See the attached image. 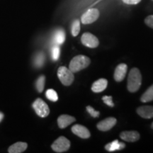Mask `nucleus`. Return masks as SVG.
Returning a JSON list of instances; mask_svg holds the SVG:
<instances>
[{
    "label": "nucleus",
    "instance_id": "f257e3e1",
    "mask_svg": "<svg viewBox=\"0 0 153 153\" xmlns=\"http://www.w3.org/2000/svg\"><path fill=\"white\" fill-rule=\"evenodd\" d=\"M142 84V75L137 68H133L130 71L128 77L127 88L130 92H136Z\"/></svg>",
    "mask_w": 153,
    "mask_h": 153
},
{
    "label": "nucleus",
    "instance_id": "f03ea898",
    "mask_svg": "<svg viewBox=\"0 0 153 153\" xmlns=\"http://www.w3.org/2000/svg\"><path fill=\"white\" fill-rule=\"evenodd\" d=\"M90 62V59L85 55H76L72 58L71 62H70L69 69L74 73V72L81 71L82 70L87 68L89 65Z\"/></svg>",
    "mask_w": 153,
    "mask_h": 153
},
{
    "label": "nucleus",
    "instance_id": "7ed1b4c3",
    "mask_svg": "<svg viewBox=\"0 0 153 153\" xmlns=\"http://www.w3.org/2000/svg\"><path fill=\"white\" fill-rule=\"evenodd\" d=\"M57 76L61 83L65 86H70L74 82V73L70 69L65 66L60 67L57 70Z\"/></svg>",
    "mask_w": 153,
    "mask_h": 153
},
{
    "label": "nucleus",
    "instance_id": "20e7f679",
    "mask_svg": "<svg viewBox=\"0 0 153 153\" xmlns=\"http://www.w3.org/2000/svg\"><path fill=\"white\" fill-rule=\"evenodd\" d=\"M33 108L36 114L41 118L47 117L50 114V108L43 99L38 98L33 103Z\"/></svg>",
    "mask_w": 153,
    "mask_h": 153
},
{
    "label": "nucleus",
    "instance_id": "39448f33",
    "mask_svg": "<svg viewBox=\"0 0 153 153\" xmlns=\"http://www.w3.org/2000/svg\"><path fill=\"white\" fill-rule=\"evenodd\" d=\"M51 148L55 152L61 153L66 152L70 148V141L65 137L61 136L53 143Z\"/></svg>",
    "mask_w": 153,
    "mask_h": 153
},
{
    "label": "nucleus",
    "instance_id": "423d86ee",
    "mask_svg": "<svg viewBox=\"0 0 153 153\" xmlns=\"http://www.w3.org/2000/svg\"><path fill=\"white\" fill-rule=\"evenodd\" d=\"M99 15L100 13L97 9H89L82 16L81 22L83 24H92L99 19Z\"/></svg>",
    "mask_w": 153,
    "mask_h": 153
},
{
    "label": "nucleus",
    "instance_id": "0eeeda50",
    "mask_svg": "<svg viewBox=\"0 0 153 153\" xmlns=\"http://www.w3.org/2000/svg\"><path fill=\"white\" fill-rule=\"evenodd\" d=\"M81 41L84 45L90 48H95L99 45V39L90 33H85L82 36Z\"/></svg>",
    "mask_w": 153,
    "mask_h": 153
},
{
    "label": "nucleus",
    "instance_id": "6e6552de",
    "mask_svg": "<svg viewBox=\"0 0 153 153\" xmlns=\"http://www.w3.org/2000/svg\"><path fill=\"white\" fill-rule=\"evenodd\" d=\"M116 122L117 120L114 117L107 118L99 122L97 125V127L101 131H108L116 125Z\"/></svg>",
    "mask_w": 153,
    "mask_h": 153
},
{
    "label": "nucleus",
    "instance_id": "1a4fd4ad",
    "mask_svg": "<svg viewBox=\"0 0 153 153\" xmlns=\"http://www.w3.org/2000/svg\"><path fill=\"white\" fill-rule=\"evenodd\" d=\"M72 132L74 135H77L79 137L83 139H87L90 137L91 133L85 126H83L79 124H76L72 127Z\"/></svg>",
    "mask_w": 153,
    "mask_h": 153
},
{
    "label": "nucleus",
    "instance_id": "9d476101",
    "mask_svg": "<svg viewBox=\"0 0 153 153\" xmlns=\"http://www.w3.org/2000/svg\"><path fill=\"white\" fill-rule=\"evenodd\" d=\"M127 65H126V64H124V63L118 65L116 67L114 72V79L117 82L123 81L126 75V73H127Z\"/></svg>",
    "mask_w": 153,
    "mask_h": 153
},
{
    "label": "nucleus",
    "instance_id": "9b49d317",
    "mask_svg": "<svg viewBox=\"0 0 153 153\" xmlns=\"http://www.w3.org/2000/svg\"><path fill=\"white\" fill-rule=\"evenodd\" d=\"M120 137L126 142H136L140 139V134L137 131H123L120 134Z\"/></svg>",
    "mask_w": 153,
    "mask_h": 153
},
{
    "label": "nucleus",
    "instance_id": "f8f14e48",
    "mask_svg": "<svg viewBox=\"0 0 153 153\" xmlns=\"http://www.w3.org/2000/svg\"><path fill=\"white\" fill-rule=\"evenodd\" d=\"M76 120L75 118L69 115H61L57 118V125L61 129H64Z\"/></svg>",
    "mask_w": 153,
    "mask_h": 153
},
{
    "label": "nucleus",
    "instance_id": "ddd939ff",
    "mask_svg": "<svg viewBox=\"0 0 153 153\" xmlns=\"http://www.w3.org/2000/svg\"><path fill=\"white\" fill-rule=\"evenodd\" d=\"M137 114L143 118H153V106H143L137 108Z\"/></svg>",
    "mask_w": 153,
    "mask_h": 153
},
{
    "label": "nucleus",
    "instance_id": "4468645a",
    "mask_svg": "<svg viewBox=\"0 0 153 153\" xmlns=\"http://www.w3.org/2000/svg\"><path fill=\"white\" fill-rule=\"evenodd\" d=\"M108 85V81L106 79H99L94 82L91 86V90L95 93H99L104 91Z\"/></svg>",
    "mask_w": 153,
    "mask_h": 153
},
{
    "label": "nucleus",
    "instance_id": "2eb2a0df",
    "mask_svg": "<svg viewBox=\"0 0 153 153\" xmlns=\"http://www.w3.org/2000/svg\"><path fill=\"white\" fill-rule=\"evenodd\" d=\"M28 148V144L26 143L17 142L11 145L8 149L9 153H22L24 152Z\"/></svg>",
    "mask_w": 153,
    "mask_h": 153
},
{
    "label": "nucleus",
    "instance_id": "dca6fc26",
    "mask_svg": "<svg viewBox=\"0 0 153 153\" xmlns=\"http://www.w3.org/2000/svg\"><path fill=\"white\" fill-rule=\"evenodd\" d=\"M125 148V143L118 142V140H117L113 141L112 143H108V144L105 146V149H106L108 152H114V151L116 150H123V149Z\"/></svg>",
    "mask_w": 153,
    "mask_h": 153
},
{
    "label": "nucleus",
    "instance_id": "f3484780",
    "mask_svg": "<svg viewBox=\"0 0 153 153\" xmlns=\"http://www.w3.org/2000/svg\"><path fill=\"white\" fill-rule=\"evenodd\" d=\"M140 101L143 103L150 102L153 101V85L145 91L140 98Z\"/></svg>",
    "mask_w": 153,
    "mask_h": 153
},
{
    "label": "nucleus",
    "instance_id": "a211bd4d",
    "mask_svg": "<svg viewBox=\"0 0 153 153\" xmlns=\"http://www.w3.org/2000/svg\"><path fill=\"white\" fill-rule=\"evenodd\" d=\"M45 60V57L43 53H38V55H36L35 57V60H34V64L35 66L37 68H41L42 66L44 65Z\"/></svg>",
    "mask_w": 153,
    "mask_h": 153
},
{
    "label": "nucleus",
    "instance_id": "6ab92c4d",
    "mask_svg": "<svg viewBox=\"0 0 153 153\" xmlns=\"http://www.w3.org/2000/svg\"><path fill=\"white\" fill-rule=\"evenodd\" d=\"M65 41V33L63 30H57L55 35V41L57 45L62 44Z\"/></svg>",
    "mask_w": 153,
    "mask_h": 153
},
{
    "label": "nucleus",
    "instance_id": "aec40b11",
    "mask_svg": "<svg viewBox=\"0 0 153 153\" xmlns=\"http://www.w3.org/2000/svg\"><path fill=\"white\" fill-rule=\"evenodd\" d=\"M45 77L44 75H41L38 77L37 81L36 82V87L38 92L41 93L43 91L44 87H45Z\"/></svg>",
    "mask_w": 153,
    "mask_h": 153
},
{
    "label": "nucleus",
    "instance_id": "412c9836",
    "mask_svg": "<svg viewBox=\"0 0 153 153\" xmlns=\"http://www.w3.org/2000/svg\"><path fill=\"white\" fill-rule=\"evenodd\" d=\"M45 96H46L48 99H49L51 101H54L55 102V101L58 100V96H57V92L54 89H48L46 93H45Z\"/></svg>",
    "mask_w": 153,
    "mask_h": 153
},
{
    "label": "nucleus",
    "instance_id": "4be33fe9",
    "mask_svg": "<svg viewBox=\"0 0 153 153\" xmlns=\"http://www.w3.org/2000/svg\"><path fill=\"white\" fill-rule=\"evenodd\" d=\"M80 31V22L79 20H75L72 26V36H76Z\"/></svg>",
    "mask_w": 153,
    "mask_h": 153
},
{
    "label": "nucleus",
    "instance_id": "5701e85b",
    "mask_svg": "<svg viewBox=\"0 0 153 153\" xmlns=\"http://www.w3.org/2000/svg\"><path fill=\"white\" fill-rule=\"evenodd\" d=\"M60 48L57 46V45H55L52 48V58L53 59V60H58L59 57H60Z\"/></svg>",
    "mask_w": 153,
    "mask_h": 153
},
{
    "label": "nucleus",
    "instance_id": "b1692460",
    "mask_svg": "<svg viewBox=\"0 0 153 153\" xmlns=\"http://www.w3.org/2000/svg\"><path fill=\"white\" fill-rule=\"evenodd\" d=\"M87 108V111H88V113H89V114H90L91 116H92V117L97 118V117H99V114H100V113H99V111H96L92 106H87V108Z\"/></svg>",
    "mask_w": 153,
    "mask_h": 153
},
{
    "label": "nucleus",
    "instance_id": "393cba45",
    "mask_svg": "<svg viewBox=\"0 0 153 153\" xmlns=\"http://www.w3.org/2000/svg\"><path fill=\"white\" fill-rule=\"evenodd\" d=\"M102 100L107 106L110 107L114 106V103L113 102V98L111 96H104V97H102Z\"/></svg>",
    "mask_w": 153,
    "mask_h": 153
},
{
    "label": "nucleus",
    "instance_id": "a878e982",
    "mask_svg": "<svg viewBox=\"0 0 153 153\" xmlns=\"http://www.w3.org/2000/svg\"><path fill=\"white\" fill-rule=\"evenodd\" d=\"M145 23L149 27L153 28V15L146 17L145 19Z\"/></svg>",
    "mask_w": 153,
    "mask_h": 153
},
{
    "label": "nucleus",
    "instance_id": "bb28decb",
    "mask_svg": "<svg viewBox=\"0 0 153 153\" xmlns=\"http://www.w3.org/2000/svg\"><path fill=\"white\" fill-rule=\"evenodd\" d=\"M122 1L127 4H137L140 3L141 0H122Z\"/></svg>",
    "mask_w": 153,
    "mask_h": 153
},
{
    "label": "nucleus",
    "instance_id": "cd10ccee",
    "mask_svg": "<svg viewBox=\"0 0 153 153\" xmlns=\"http://www.w3.org/2000/svg\"><path fill=\"white\" fill-rule=\"evenodd\" d=\"M3 118H4V114L0 112V122H1V120L3 119Z\"/></svg>",
    "mask_w": 153,
    "mask_h": 153
},
{
    "label": "nucleus",
    "instance_id": "c85d7f7f",
    "mask_svg": "<svg viewBox=\"0 0 153 153\" xmlns=\"http://www.w3.org/2000/svg\"><path fill=\"white\" fill-rule=\"evenodd\" d=\"M151 128H152L153 129V123H152V125H151Z\"/></svg>",
    "mask_w": 153,
    "mask_h": 153
}]
</instances>
